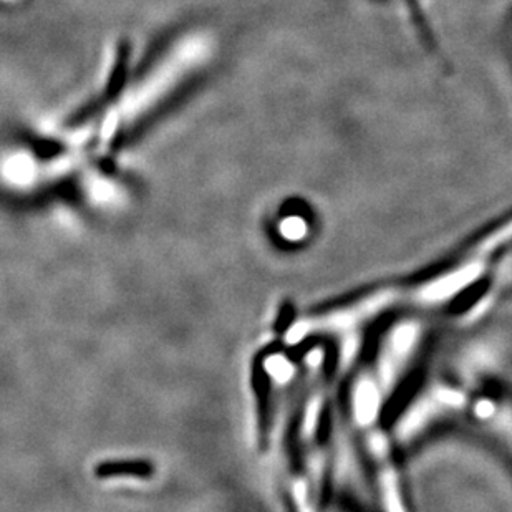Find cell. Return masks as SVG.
Instances as JSON below:
<instances>
[{"instance_id":"7","label":"cell","mask_w":512,"mask_h":512,"mask_svg":"<svg viewBox=\"0 0 512 512\" xmlns=\"http://www.w3.org/2000/svg\"><path fill=\"white\" fill-rule=\"evenodd\" d=\"M466 406V393L443 383L433 385L421 393L420 397L413 401V405L403 413L397 425V438L401 441L413 440L431 423L455 415Z\"/></svg>"},{"instance_id":"9","label":"cell","mask_w":512,"mask_h":512,"mask_svg":"<svg viewBox=\"0 0 512 512\" xmlns=\"http://www.w3.org/2000/svg\"><path fill=\"white\" fill-rule=\"evenodd\" d=\"M100 471L105 474L141 473V471H146V466L145 464H112V466H102Z\"/></svg>"},{"instance_id":"3","label":"cell","mask_w":512,"mask_h":512,"mask_svg":"<svg viewBox=\"0 0 512 512\" xmlns=\"http://www.w3.org/2000/svg\"><path fill=\"white\" fill-rule=\"evenodd\" d=\"M327 353L314 347L304 358V377H300L297 393V448L299 466L317 503L324 489L325 448L322 443V426L329 415L330 382L325 372Z\"/></svg>"},{"instance_id":"8","label":"cell","mask_w":512,"mask_h":512,"mask_svg":"<svg viewBox=\"0 0 512 512\" xmlns=\"http://www.w3.org/2000/svg\"><path fill=\"white\" fill-rule=\"evenodd\" d=\"M474 418L493 431L512 450V405L506 401L494 400L489 397H479L471 406Z\"/></svg>"},{"instance_id":"6","label":"cell","mask_w":512,"mask_h":512,"mask_svg":"<svg viewBox=\"0 0 512 512\" xmlns=\"http://www.w3.org/2000/svg\"><path fill=\"white\" fill-rule=\"evenodd\" d=\"M425 324L418 317L398 320L385 332L378 345L375 362L370 365L385 397H392L401 380L413 365L425 340Z\"/></svg>"},{"instance_id":"2","label":"cell","mask_w":512,"mask_h":512,"mask_svg":"<svg viewBox=\"0 0 512 512\" xmlns=\"http://www.w3.org/2000/svg\"><path fill=\"white\" fill-rule=\"evenodd\" d=\"M385 400L387 397L372 367L363 368L362 372L353 378L348 398L353 425L372 466L380 503L388 511H403L405 501L397 466L393 461L392 443L380 425Z\"/></svg>"},{"instance_id":"5","label":"cell","mask_w":512,"mask_h":512,"mask_svg":"<svg viewBox=\"0 0 512 512\" xmlns=\"http://www.w3.org/2000/svg\"><path fill=\"white\" fill-rule=\"evenodd\" d=\"M405 289L397 285L378 287L357 299L335 305L330 309L305 315L295 320L285 330L284 340L289 345H299L319 335H348L360 332L363 327L385 314L393 307L403 304Z\"/></svg>"},{"instance_id":"4","label":"cell","mask_w":512,"mask_h":512,"mask_svg":"<svg viewBox=\"0 0 512 512\" xmlns=\"http://www.w3.org/2000/svg\"><path fill=\"white\" fill-rule=\"evenodd\" d=\"M512 241V218L464 249L450 266L405 289L403 304L416 309H438L478 284L488 272L494 256Z\"/></svg>"},{"instance_id":"1","label":"cell","mask_w":512,"mask_h":512,"mask_svg":"<svg viewBox=\"0 0 512 512\" xmlns=\"http://www.w3.org/2000/svg\"><path fill=\"white\" fill-rule=\"evenodd\" d=\"M262 370L269 378L267 398V443L276 483L289 496L295 509L314 508V496L309 483L292 455L299 368L284 352L271 353L264 358Z\"/></svg>"}]
</instances>
